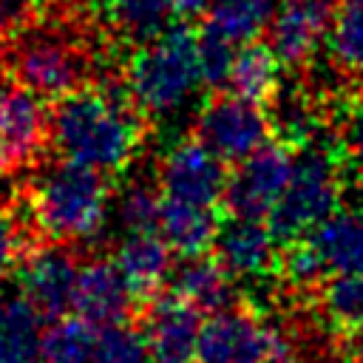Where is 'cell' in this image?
<instances>
[{
  "instance_id": "obj_32",
  "label": "cell",
  "mask_w": 363,
  "mask_h": 363,
  "mask_svg": "<svg viewBox=\"0 0 363 363\" xmlns=\"http://www.w3.org/2000/svg\"><path fill=\"white\" fill-rule=\"evenodd\" d=\"M173 9L179 20H196V17H204L207 0H173Z\"/></svg>"
},
{
  "instance_id": "obj_17",
  "label": "cell",
  "mask_w": 363,
  "mask_h": 363,
  "mask_svg": "<svg viewBox=\"0 0 363 363\" xmlns=\"http://www.w3.org/2000/svg\"><path fill=\"white\" fill-rule=\"evenodd\" d=\"M96 20L113 45L139 48L173 26V0H94Z\"/></svg>"
},
{
  "instance_id": "obj_5",
  "label": "cell",
  "mask_w": 363,
  "mask_h": 363,
  "mask_svg": "<svg viewBox=\"0 0 363 363\" xmlns=\"http://www.w3.org/2000/svg\"><path fill=\"white\" fill-rule=\"evenodd\" d=\"M196 363H281V329L241 298L201 323Z\"/></svg>"
},
{
  "instance_id": "obj_18",
  "label": "cell",
  "mask_w": 363,
  "mask_h": 363,
  "mask_svg": "<svg viewBox=\"0 0 363 363\" xmlns=\"http://www.w3.org/2000/svg\"><path fill=\"white\" fill-rule=\"evenodd\" d=\"M303 238L309 241L323 275L363 272V207H337Z\"/></svg>"
},
{
  "instance_id": "obj_11",
  "label": "cell",
  "mask_w": 363,
  "mask_h": 363,
  "mask_svg": "<svg viewBox=\"0 0 363 363\" xmlns=\"http://www.w3.org/2000/svg\"><path fill=\"white\" fill-rule=\"evenodd\" d=\"M335 0H278L264 28L269 48L284 68H306L329 37Z\"/></svg>"
},
{
  "instance_id": "obj_8",
  "label": "cell",
  "mask_w": 363,
  "mask_h": 363,
  "mask_svg": "<svg viewBox=\"0 0 363 363\" xmlns=\"http://www.w3.org/2000/svg\"><path fill=\"white\" fill-rule=\"evenodd\" d=\"M295 164V147L284 142H267L247 159H241L230 176L221 196V216L267 218L281 201Z\"/></svg>"
},
{
  "instance_id": "obj_1",
  "label": "cell",
  "mask_w": 363,
  "mask_h": 363,
  "mask_svg": "<svg viewBox=\"0 0 363 363\" xmlns=\"http://www.w3.org/2000/svg\"><path fill=\"white\" fill-rule=\"evenodd\" d=\"M145 133L147 119L128 94L122 65L51 105V150L111 179L130 167Z\"/></svg>"
},
{
  "instance_id": "obj_29",
  "label": "cell",
  "mask_w": 363,
  "mask_h": 363,
  "mask_svg": "<svg viewBox=\"0 0 363 363\" xmlns=\"http://www.w3.org/2000/svg\"><path fill=\"white\" fill-rule=\"evenodd\" d=\"M94 363H153V357L142 329L133 323H116L99 329Z\"/></svg>"
},
{
  "instance_id": "obj_26",
  "label": "cell",
  "mask_w": 363,
  "mask_h": 363,
  "mask_svg": "<svg viewBox=\"0 0 363 363\" xmlns=\"http://www.w3.org/2000/svg\"><path fill=\"white\" fill-rule=\"evenodd\" d=\"M96 335L79 315H60L43 329L40 363H94Z\"/></svg>"
},
{
  "instance_id": "obj_24",
  "label": "cell",
  "mask_w": 363,
  "mask_h": 363,
  "mask_svg": "<svg viewBox=\"0 0 363 363\" xmlns=\"http://www.w3.org/2000/svg\"><path fill=\"white\" fill-rule=\"evenodd\" d=\"M278 0H207L204 26L224 34L230 43L241 45L258 40L267 28Z\"/></svg>"
},
{
  "instance_id": "obj_21",
  "label": "cell",
  "mask_w": 363,
  "mask_h": 363,
  "mask_svg": "<svg viewBox=\"0 0 363 363\" xmlns=\"http://www.w3.org/2000/svg\"><path fill=\"white\" fill-rule=\"evenodd\" d=\"M43 320L23 292H0V363H40Z\"/></svg>"
},
{
  "instance_id": "obj_7",
  "label": "cell",
  "mask_w": 363,
  "mask_h": 363,
  "mask_svg": "<svg viewBox=\"0 0 363 363\" xmlns=\"http://www.w3.org/2000/svg\"><path fill=\"white\" fill-rule=\"evenodd\" d=\"M227 164H238L267 142H272V119L264 105L244 99L233 91H213L193 116V130Z\"/></svg>"
},
{
  "instance_id": "obj_14",
  "label": "cell",
  "mask_w": 363,
  "mask_h": 363,
  "mask_svg": "<svg viewBox=\"0 0 363 363\" xmlns=\"http://www.w3.org/2000/svg\"><path fill=\"white\" fill-rule=\"evenodd\" d=\"M278 247L281 241L275 238L269 221L221 216L213 255L235 275V281H261L267 275H278Z\"/></svg>"
},
{
  "instance_id": "obj_15",
  "label": "cell",
  "mask_w": 363,
  "mask_h": 363,
  "mask_svg": "<svg viewBox=\"0 0 363 363\" xmlns=\"http://www.w3.org/2000/svg\"><path fill=\"white\" fill-rule=\"evenodd\" d=\"M113 264L125 275L133 295L139 301H147L167 286L173 269V250L156 230L122 233L113 250Z\"/></svg>"
},
{
  "instance_id": "obj_33",
  "label": "cell",
  "mask_w": 363,
  "mask_h": 363,
  "mask_svg": "<svg viewBox=\"0 0 363 363\" xmlns=\"http://www.w3.org/2000/svg\"><path fill=\"white\" fill-rule=\"evenodd\" d=\"M346 349H349V354H352L354 363H363V323H357L346 335Z\"/></svg>"
},
{
  "instance_id": "obj_25",
  "label": "cell",
  "mask_w": 363,
  "mask_h": 363,
  "mask_svg": "<svg viewBox=\"0 0 363 363\" xmlns=\"http://www.w3.org/2000/svg\"><path fill=\"white\" fill-rule=\"evenodd\" d=\"M326 54L343 74L363 71V0H335Z\"/></svg>"
},
{
  "instance_id": "obj_19",
  "label": "cell",
  "mask_w": 363,
  "mask_h": 363,
  "mask_svg": "<svg viewBox=\"0 0 363 363\" xmlns=\"http://www.w3.org/2000/svg\"><path fill=\"white\" fill-rule=\"evenodd\" d=\"M221 213L216 207L190 204L182 199H162L156 233L167 241L176 255H201L213 250Z\"/></svg>"
},
{
  "instance_id": "obj_30",
  "label": "cell",
  "mask_w": 363,
  "mask_h": 363,
  "mask_svg": "<svg viewBox=\"0 0 363 363\" xmlns=\"http://www.w3.org/2000/svg\"><path fill=\"white\" fill-rule=\"evenodd\" d=\"M37 0H0V51L34 20Z\"/></svg>"
},
{
  "instance_id": "obj_22",
  "label": "cell",
  "mask_w": 363,
  "mask_h": 363,
  "mask_svg": "<svg viewBox=\"0 0 363 363\" xmlns=\"http://www.w3.org/2000/svg\"><path fill=\"white\" fill-rule=\"evenodd\" d=\"M43 241L20 190L9 201H0V281L17 272L23 258Z\"/></svg>"
},
{
  "instance_id": "obj_16",
  "label": "cell",
  "mask_w": 363,
  "mask_h": 363,
  "mask_svg": "<svg viewBox=\"0 0 363 363\" xmlns=\"http://www.w3.org/2000/svg\"><path fill=\"white\" fill-rule=\"evenodd\" d=\"M167 289L199 306L201 312H216L238 303L244 295L238 292L235 275L216 255H179L170 269Z\"/></svg>"
},
{
  "instance_id": "obj_35",
  "label": "cell",
  "mask_w": 363,
  "mask_h": 363,
  "mask_svg": "<svg viewBox=\"0 0 363 363\" xmlns=\"http://www.w3.org/2000/svg\"><path fill=\"white\" fill-rule=\"evenodd\" d=\"M357 88H360V94H363V71L357 74Z\"/></svg>"
},
{
  "instance_id": "obj_20",
  "label": "cell",
  "mask_w": 363,
  "mask_h": 363,
  "mask_svg": "<svg viewBox=\"0 0 363 363\" xmlns=\"http://www.w3.org/2000/svg\"><path fill=\"white\" fill-rule=\"evenodd\" d=\"M281 88H284V62L269 48V43H258V40L241 43L235 48L227 91L252 99L258 105H269Z\"/></svg>"
},
{
  "instance_id": "obj_28",
  "label": "cell",
  "mask_w": 363,
  "mask_h": 363,
  "mask_svg": "<svg viewBox=\"0 0 363 363\" xmlns=\"http://www.w3.org/2000/svg\"><path fill=\"white\" fill-rule=\"evenodd\" d=\"M199 40V65H201V82L204 88L213 91H224L230 82V71H233V60H235V43H230L224 34H218L210 26H201L196 31Z\"/></svg>"
},
{
  "instance_id": "obj_6",
  "label": "cell",
  "mask_w": 363,
  "mask_h": 363,
  "mask_svg": "<svg viewBox=\"0 0 363 363\" xmlns=\"http://www.w3.org/2000/svg\"><path fill=\"white\" fill-rule=\"evenodd\" d=\"M51 150L45 99L0 71V179L34 170Z\"/></svg>"
},
{
  "instance_id": "obj_9",
  "label": "cell",
  "mask_w": 363,
  "mask_h": 363,
  "mask_svg": "<svg viewBox=\"0 0 363 363\" xmlns=\"http://www.w3.org/2000/svg\"><path fill=\"white\" fill-rule=\"evenodd\" d=\"M227 162L193 133L173 142L156 164V182L167 199L218 207L227 187Z\"/></svg>"
},
{
  "instance_id": "obj_4",
  "label": "cell",
  "mask_w": 363,
  "mask_h": 363,
  "mask_svg": "<svg viewBox=\"0 0 363 363\" xmlns=\"http://www.w3.org/2000/svg\"><path fill=\"white\" fill-rule=\"evenodd\" d=\"M340 156L320 145H306L295 150V164L289 184L267 216L275 238L281 244L303 238L312 233L323 218H329L343 199V179H340Z\"/></svg>"
},
{
  "instance_id": "obj_2",
  "label": "cell",
  "mask_w": 363,
  "mask_h": 363,
  "mask_svg": "<svg viewBox=\"0 0 363 363\" xmlns=\"http://www.w3.org/2000/svg\"><path fill=\"white\" fill-rule=\"evenodd\" d=\"M20 193L45 241L85 247L105 233L113 184L111 176L57 156L40 162Z\"/></svg>"
},
{
  "instance_id": "obj_10",
  "label": "cell",
  "mask_w": 363,
  "mask_h": 363,
  "mask_svg": "<svg viewBox=\"0 0 363 363\" xmlns=\"http://www.w3.org/2000/svg\"><path fill=\"white\" fill-rule=\"evenodd\" d=\"M79 264L74 244L43 241L17 267V286L45 320H54L74 303Z\"/></svg>"
},
{
  "instance_id": "obj_12",
  "label": "cell",
  "mask_w": 363,
  "mask_h": 363,
  "mask_svg": "<svg viewBox=\"0 0 363 363\" xmlns=\"http://www.w3.org/2000/svg\"><path fill=\"white\" fill-rule=\"evenodd\" d=\"M201 323V309L170 289L147 298L139 312V329L153 363H196Z\"/></svg>"
},
{
  "instance_id": "obj_13",
  "label": "cell",
  "mask_w": 363,
  "mask_h": 363,
  "mask_svg": "<svg viewBox=\"0 0 363 363\" xmlns=\"http://www.w3.org/2000/svg\"><path fill=\"white\" fill-rule=\"evenodd\" d=\"M136 306H139V298L128 286V281L119 272V267L113 264V258L96 255V258H85L79 264L71 309L82 320H88L94 329L133 323Z\"/></svg>"
},
{
  "instance_id": "obj_23",
  "label": "cell",
  "mask_w": 363,
  "mask_h": 363,
  "mask_svg": "<svg viewBox=\"0 0 363 363\" xmlns=\"http://www.w3.org/2000/svg\"><path fill=\"white\" fill-rule=\"evenodd\" d=\"M315 295L318 312L329 329L349 335L357 323H363V272L326 275Z\"/></svg>"
},
{
  "instance_id": "obj_31",
  "label": "cell",
  "mask_w": 363,
  "mask_h": 363,
  "mask_svg": "<svg viewBox=\"0 0 363 363\" xmlns=\"http://www.w3.org/2000/svg\"><path fill=\"white\" fill-rule=\"evenodd\" d=\"M343 159L346 167L352 170V176L363 184V108L354 111L346 122V133H343Z\"/></svg>"
},
{
  "instance_id": "obj_34",
  "label": "cell",
  "mask_w": 363,
  "mask_h": 363,
  "mask_svg": "<svg viewBox=\"0 0 363 363\" xmlns=\"http://www.w3.org/2000/svg\"><path fill=\"white\" fill-rule=\"evenodd\" d=\"M94 0H37V9H85Z\"/></svg>"
},
{
  "instance_id": "obj_3",
  "label": "cell",
  "mask_w": 363,
  "mask_h": 363,
  "mask_svg": "<svg viewBox=\"0 0 363 363\" xmlns=\"http://www.w3.org/2000/svg\"><path fill=\"white\" fill-rule=\"evenodd\" d=\"M122 74L136 111L147 122L173 116L204 85L196 28L187 23H173L156 40L133 48L122 65Z\"/></svg>"
},
{
  "instance_id": "obj_27",
  "label": "cell",
  "mask_w": 363,
  "mask_h": 363,
  "mask_svg": "<svg viewBox=\"0 0 363 363\" xmlns=\"http://www.w3.org/2000/svg\"><path fill=\"white\" fill-rule=\"evenodd\" d=\"M162 187L156 179L136 176L125 182L116 193V221L122 233H142V230H156L159 224V210H162Z\"/></svg>"
}]
</instances>
